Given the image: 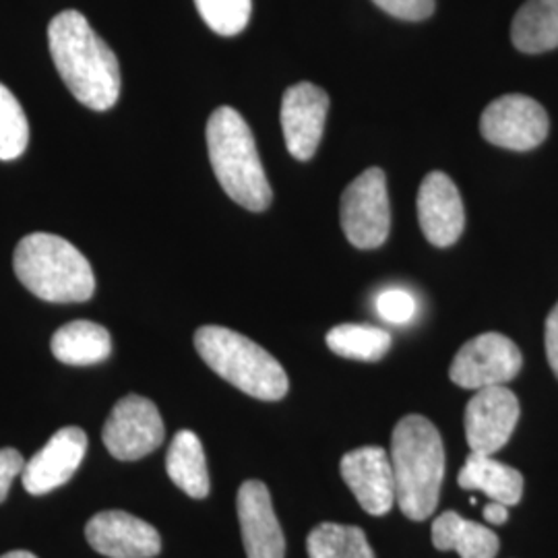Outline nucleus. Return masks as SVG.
Here are the masks:
<instances>
[{
    "label": "nucleus",
    "instance_id": "obj_4",
    "mask_svg": "<svg viewBox=\"0 0 558 558\" xmlns=\"http://www.w3.org/2000/svg\"><path fill=\"white\" fill-rule=\"evenodd\" d=\"M13 267L21 283L40 300L54 304L87 302L96 292L89 260L77 246L54 234L36 232L21 240Z\"/></svg>",
    "mask_w": 558,
    "mask_h": 558
},
{
    "label": "nucleus",
    "instance_id": "obj_19",
    "mask_svg": "<svg viewBox=\"0 0 558 558\" xmlns=\"http://www.w3.org/2000/svg\"><path fill=\"white\" fill-rule=\"evenodd\" d=\"M54 359L69 366H92L112 354V338L106 327L92 320H73L52 336Z\"/></svg>",
    "mask_w": 558,
    "mask_h": 558
},
{
    "label": "nucleus",
    "instance_id": "obj_13",
    "mask_svg": "<svg viewBox=\"0 0 558 558\" xmlns=\"http://www.w3.org/2000/svg\"><path fill=\"white\" fill-rule=\"evenodd\" d=\"M85 538L108 558H154L161 550V536L151 523L117 509L89 519Z\"/></svg>",
    "mask_w": 558,
    "mask_h": 558
},
{
    "label": "nucleus",
    "instance_id": "obj_25",
    "mask_svg": "<svg viewBox=\"0 0 558 558\" xmlns=\"http://www.w3.org/2000/svg\"><path fill=\"white\" fill-rule=\"evenodd\" d=\"M195 4L207 27L223 38L244 32L253 13V0H195Z\"/></svg>",
    "mask_w": 558,
    "mask_h": 558
},
{
    "label": "nucleus",
    "instance_id": "obj_31",
    "mask_svg": "<svg viewBox=\"0 0 558 558\" xmlns=\"http://www.w3.org/2000/svg\"><path fill=\"white\" fill-rule=\"evenodd\" d=\"M0 558H38L36 555H32V553H25V550H13V553H7V555H2Z\"/></svg>",
    "mask_w": 558,
    "mask_h": 558
},
{
    "label": "nucleus",
    "instance_id": "obj_5",
    "mask_svg": "<svg viewBox=\"0 0 558 558\" xmlns=\"http://www.w3.org/2000/svg\"><path fill=\"white\" fill-rule=\"evenodd\" d=\"M195 348L214 373L251 398L279 401L290 389L288 375L278 360L253 339L228 327H201L195 333Z\"/></svg>",
    "mask_w": 558,
    "mask_h": 558
},
{
    "label": "nucleus",
    "instance_id": "obj_9",
    "mask_svg": "<svg viewBox=\"0 0 558 558\" xmlns=\"http://www.w3.org/2000/svg\"><path fill=\"white\" fill-rule=\"evenodd\" d=\"M521 364L523 356L511 339L500 333H482L461 345L449 377L463 389L478 391L515 379Z\"/></svg>",
    "mask_w": 558,
    "mask_h": 558
},
{
    "label": "nucleus",
    "instance_id": "obj_12",
    "mask_svg": "<svg viewBox=\"0 0 558 558\" xmlns=\"http://www.w3.org/2000/svg\"><path fill=\"white\" fill-rule=\"evenodd\" d=\"M341 478L368 515H387L396 505L393 463L383 447H360L341 459Z\"/></svg>",
    "mask_w": 558,
    "mask_h": 558
},
{
    "label": "nucleus",
    "instance_id": "obj_8",
    "mask_svg": "<svg viewBox=\"0 0 558 558\" xmlns=\"http://www.w3.org/2000/svg\"><path fill=\"white\" fill-rule=\"evenodd\" d=\"M550 120L539 101L507 94L499 100L490 101L480 119L482 137L511 151H530L548 137Z\"/></svg>",
    "mask_w": 558,
    "mask_h": 558
},
{
    "label": "nucleus",
    "instance_id": "obj_16",
    "mask_svg": "<svg viewBox=\"0 0 558 558\" xmlns=\"http://www.w3.org/2000/svg\"><path fill=\"white\" fill-rule=\"evenodd\" d=\"M236 507L246 557H286V538L271 505L269 488L259 480L244 482L240 486Z\"/></svg>",
    "mask_w": 558,
    "mask_h": 558
},
{
    "label": "nucleus",
    "instance_id": "obj_14",
    "mask_svg": "<svg viewBox=\"0 0 558 558\" xmlns=\"http://www.w3.org/2000/svg\"><path fill=\"white\" fill-rule=\"evenodd\" d=\"M87 451V435L77 426L60 428L40 451L25 461L21 482L32 495H48L73 478Z\"/></svg>",
    "mask_w": 558,
    "mask_h": 558
},
{
    "label": "nucleus",
    "instance_id": "obj_21",
    "mask_svg": "<svg viewBox=\"0 0 558 558\" xmlns=\"http://www.w3.org/2000/svg\"><path fill=\"white\" fill-rule=\"evenodd\" d=\"M511 40L525 54L558 48V0H527L513 20Z\"/></svg>",
    "mask_w": 558,
    "mask_h": 558
},
{
    "label": "nucleus",
    "instance_id": "obj_20",
    "mask_svg": "<svg viewBox=\"0 0 558 558\" xmlns=\"http://www.w3.org/2000/svg\"><path fill=\"white\" fill-rule=\"evenodd\" d=\"M166 470L170 480L191 499H205L211 482L201 439L193 430H180L168 447Z\"/></svg>",
    "mask_w": 558,
    "mask_h": 558
},
{
    "label": "nucleus",
    "instance_id": "obj_24",
    "mask_svg": "<svg viewBox=\"0 0 558 558\" xmlns=\"http://www.w3.org/2000/svg\"><path fill=\"white\" fill-rule=\"evenodd\" d=\"M29 143V122L20 100L0 83V160H17Z\"/></svg>",
    "mask_w": 558,
    "mask_h": 558
},
{
    "label": "nucleus",
    "instance_id": "obj_15",
    "mask_svg": "<svg viewBox=\"0 0 558 558\" xmlns=\"http://www.w3.org/2000/svg\"><path fill=\"white\" fill-rule=\"evenodd\" d=\"M420 228L426 240L439 248L458 242L465 228V207L456 182L445 172H430L418 193Z\"/></svg>",
    "mask_w": 558,
    "mask_h": 558
},
{
    "label": "nucleus",
    "instance_id": "obj_26",
    "mask_svg": "<svg viewBox=\"0 0 558 558\" xmlns=\"http://www.w3.org/2000/svg\"><path fill=\"white\" fill-rule=\"evenodd\" d=\"M416 311H418V302L408 290L389 288L377 296V313L380 319L391 325H408L416 317Z\"/></svg>",
    "mask_w": 558,
    "mask_h": 558
},
{
    "label": "nucleus",
    "instance_id": "obj_2",
    "mask_svg": "<svg viewBox=\"0 0 558 558\" xmlns=\"http://www.w3.org/2000/svg\"><path fill=\"white\" fill-rule=\"evenodd\" d=\"M396 502L414 521L430 518L437 509L445 478V447L437 426L424 416H405L391 439Z\"/></svg>",
    "mask_w": 558,
    "mask_h": 558
},
{
    "label": "nucleus",
    "instance_id": "obj_29",
    "mask_svg": "<svg viewBox=\"0 0 558 558\" xmlns=\"http://www.w3.org/2000/svg\"><path fill=\"white\" fill-rule=\"evenodd\" d=\"M546 356H548V364L553 368V373L557 375L558 379V302L557 306L550 311L548 319H546Z\"/></svg>",
    "mask_w": 558,
    "mask_h": 558
},
{
    "label": "nucleus",
    "instance_id": "obj_3",
    "mask_svg": "<svg viewBox=\"0 0 558 558\" xmlns=\"http://www.w3.org/2000/svg\"><path fill=\"white\" fill-rule=\"evenodd\" d=\"M205 137L211 168L226 195L248 211H265L274 193L246 120L234 108L221 106L207 120Z\"/></svg>",
    "mask_w": 558,
    "mask_h": 558
},
{
    "label": "nucleus",
    "instance_id": "obj_6",
    "mask_svg": "<svg viewBox=\"0 0 558 558\" xmlns=\"http://www.w3.org/2000/svg\"><path fill=\"white\" fill-rule=\"evenodd\" d=\"M341 228L356 248H377L391 230L387 179L380 168H368L341 195Z\"/></svg>",
    "mask_w": 558,
    "mask_h": 558
},
{
    "label": "nucleus",
    "instance_id": "obj_17",
    "mask_svg": "<svg viewBox=\"0 0 558 558\" xmlns=\"http://www.w3.org/2000/svg\"><path fill=\"white\" fill-rule=\"evenodd\" d=\"M463 490H480L490 500L513 507L523 495V476L515 468L505 465L493 456L470 453L458 476Z\"/></svg>",
    "mask_w": 558,
    "mask_h": 558
},
{
    "label": "nucleus",
    "instance_id": "obj_30",
    "mask_svg": "<svg viewBox=\"0 0 558 558\" xmlns=\"http://www.w3.org/2000/svg\"><path fill=\"white\" fill-rule=\"evenodd\" d=\"M484 519L493 525H502L509 519V507L502 505V502H497V500H490L484 507Z\"/></svg>",
    "mask_w": 558,
    "mask_h": 558
},
{
    "label": "nucleus",
    "instance_id": "obj_11",
    "mask_svg": "<svg viewBox=\"0 0 558 558\" xmlns=\"http://www.w3.org/2000/svg\"><path fill=\"white\" fill-rule=\"evenodd\" d=\"M329 112V96L313 83L292 85L281 100V131L292 158L311 160L319 149L325 120Z\"/></svg>",
    "mask_w": 558,
    "mask_h": 558
},
{
    "label": "nucleus",
    "instance_id": "obj_27",
    "mask_svg": "<svg viewBox=\"0 0 558 558\" xmlns=\"http://www.w3.org/2000/svg\"><path fill=\"white\" fill-rule=\"evenodd\" d=\"M385 13L403 21H424L435 13V0H373Z\"/></svg>",
    "mask_w": 558,
    "mask_h": 558
},
{
    "label": "nucleus",
    "instance_id": "obj_23",
    "mask_svg": "<svg viewBox=\"0 0 558 558\" xmlns=\"http://www.w3.org/2000/svg\"><path fill=\"white\" fill-rule=\"evenodd\" d=\"M308 558H375L366 534L356 525L320 523L306 539Z\"/></svg>",
    "mask_w": 558,
    "mask_h": 558
},
{
    "label": "nucleus",
    "instance_id": "obj_28",
    "mask_svg": "<svg viewBox=\"0 0 558 558\" xmlns=\"http://www.w3.org/2000/svg\"><path fill=\"white\" fill-rule=\"evenodd\" d=\"M25 468V459L21 456L17 449H0V502L9 497L11 484L13 480L23 474Z\"/></svg>",
    "mask_w": 558,
    "mask_h": 558
},
{
    "label": "nucleus",
    "instance_id": "obj_22",
    "mask_svg": "<svg viewBox=\"0 0 558 558\" xmlns=\"http://www.w3.org/2000/svg\"><path fill=\"white\" fill-rule=\"evenodd\" d=\"M327 345L341 359L377 362L389 352L391 336L373 325L343 323L327 333Z\"/></svg>",
    "mask_w": 558,
    "mask_h": 558
},
{
    "label": "nucleus",
    "instance_id": "obj_18",
    "mask_svg": "<svg viewBox=\"0 0 558 558\" xmlns=\"http://www.w3.org/2000/svg\"><path fill=\"white\" fill-rule=\"evenodd\" d=\"M433 544L437 550H456L461 558H495L500 539L490 527L447 511L433 521Z\"/></svg>",
    "mask_w": 558,
    "mask_h": 558
},
{
    "label": "nucleus",
    "instance_id": "obj_1",
    "mask_svg": "<svg viewBox=\"0 0 558 558\" xmlns=\"http://www.w3.org/2000/svg\"><path fill=\"white\" fill-rule=\"evenodd\" d=\"M48 46L60 80L83 106L104 112L119 101V59L80 11L50 21Z\"/></svg>",
    "mask_w": 558,
    "mask_h": 558
},
{
    "label": "nucleus",
    "instance_id": "obj_7",
    "mask_svg": "<svg viewBox=\"0 0 558 558\" xmlns=\"http://www.w3.org/2000/svg\"><path fill=\"white\" fill-rule=\"evenodd\" d=\"M101 439L108 453L120 461H137L154 453L166 439L158 405L141 396L120 399L104 424Z\"/></svg>",
    "mask_w": 558,
    "mask_h": 558
},
{
    "label": "nucleus",
    "instance_id": "obj_10",
    "mask_svg": "<svg viewBox=\"0 0 558 558\" xmlns=\"http://www.w3.org/2000/svg\"><path fill=\"white\" fill-rule=\"evenodd\" d=\"M519 420V399L505 385L478 389L465 408V439L474 453L495 456L509 442Z\"/></svg>",
    "mask_w": 558,
    "mask_h": 558
}]
</instances>
